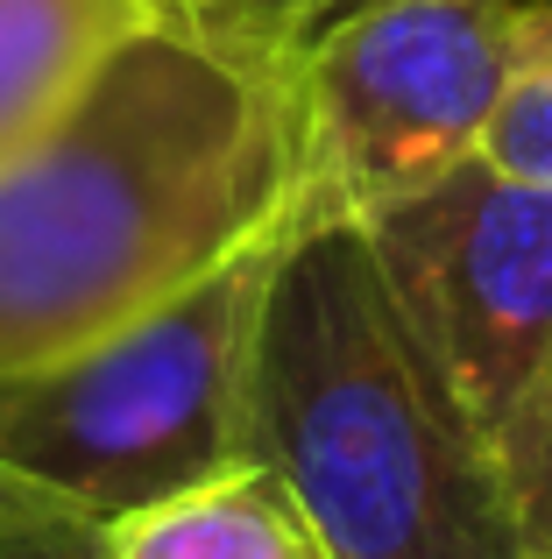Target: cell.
<instances>
[{"label":"cell","instance_id":"3957f363","mask_svg":"<svg viewBox=\"0 0 552 559\" xmlns=\"http://www.w3.org/2000/svg\"><path fill=\"white\" fill-rule=\"evenodd\" d=\"M276 248V241H269ZM269 248L213 270L135 326L0 382V467L93 518L178 496L249 461V347Z\"/></svg>","mask_w":552,"mask_h":559},{"label":"cell","instance_id":"277c9868","mask_svg":"<svg viewBox=\"0 0 552 559\" xmlns=\"http://www.w3.org/2000/svg\"><path fill=\"white\" fill-rule=\"evenodd\" d=\"M531 36V0H369L333 22L290 64L312 213L355 219L468 164Z\"/></svg>","mask_w":552,"mask_h":559},{"label":"cell","instance_id":"30bf717a","mask_svg":"<svg viewBox=\"0 0 552 559\" xmlns=\"http://www.w3.org/2000/svg\"><path fill=\"white\" fill-rule=\"evenodd\" d=\"M0 559H107V518L0 467Z\"/></svg>","mask_w":552,"mask_h":559},{"label":"cell","instance_id":"7a4b0ae2","mask_svg":"<svg viewBox=\"0 0 552 559\" xmlns=\"http://www.w3.org/2000/svg\"><path fill=\"white\" fill-rule=\"evenodd\" d=\"M249 461L298 496L333 559H539L489 425L347 213L269 248Z\"/></svg>","mask_w":552,"mask_h":559},{"label":"cell","instance_id":"8fae6325","mask_svg":"<svg viewBox=\"0 0 552 559\" xmlns=\"http://www.w3.org/2000/svg\"><path fill=\"white\" fill-rule=\"evenodd\" d=\"M496 453H503V475H511L531 552L552 559V347H545L539 376L525 382V396L511 404V418H503Z\"/></svg>","mask_w":552,"mask_h":559},{"label":"cell","instance_id":"7c38bea8","mask_svg":"<svg viewBox=\"0 0 552 559\" xmlns=\"http://www.w3.org/2000/svg\"><path fill=\"white\" fill-rule=\"evenodd\" d=\"M531 8H552V0H531Z\"/></svg>","mask_w":552,"mask_h":559},{"label":"cell","instance_id":"9c48e42d","mask_svg":"<svg viewBox=\"0 0 552 559\" xmlns=\"http://www.w3.org/2000/svg\"><path fill=\"white\" fill-rule=\"evenodd\" d=\"M496 170L531 185H552V8H539V36H531V57L517 64L511 93L496 99L482 128V150Z\"/></svg>","mask_w":552,"mask_h":559},{"label":"cell","instance_id":"5b68a950","mask_svg":"<svg viewBox=\"0 0 552 559\" xmlns=\"http://www.w3.org/2000/svg\"><path fill=\"white\" fill-rule=\"evenodd\" d=\"M355 219L411 326L496 439L552 347V185L468 156Z\"/></svg>","mask_w":552,"mask_h":559},{"label":"cell","instance_id":"6da1fadb","mask_svg":"<svg viewBox=\"0 0 552 559\" xmlns=\"http://www.w3.org/2000/svg\"><path fill=\"white\" fill-rule=\"evenodd\" d=\"M312 219L290 71L128 36L0 164V382L50 369Z\"/></svg>","mask_w":552,"mask_h":559},{"label":"cell","instance_id":"ba28073f","mask_svg":"<svg viewBox=\"0 0 552 559\" xmlns=\"http://www.w3.org/2000/svg\"><path fill=\"white\" fill-rule=\"evenodd\" d=\"M369 0H164V14L213 50L249 57L263 71H290L333 22H347Z\"/></svg>","mask_w":552,"mask_h":559},{"label":"cell","instance_id":"8992f818","mask_svg":"<svg viewBox=\"0 0 552 559\" xmlns=\"http://www.w3.org/2000/svg\"><path fill=\"white\" fill-rule=\"evenodd\" d=\"M164 0H0V164L43 135Z\"/></svg>","mask_w":552,"mask_h":559},{"label":"cell","instance_id":"52a82bcc","mask_svg":"<svg viewBox=\"0 0 552 559\" xmlns=\"http://www.w3.org/2000/svg\"><path fill=\"white\" fill-rule=\"evenodd\" d=\"M107 559H333L319 524L263 461L107 518Z\"/></svg>","mask_w":552,"mask_h":559}]
</instances>
